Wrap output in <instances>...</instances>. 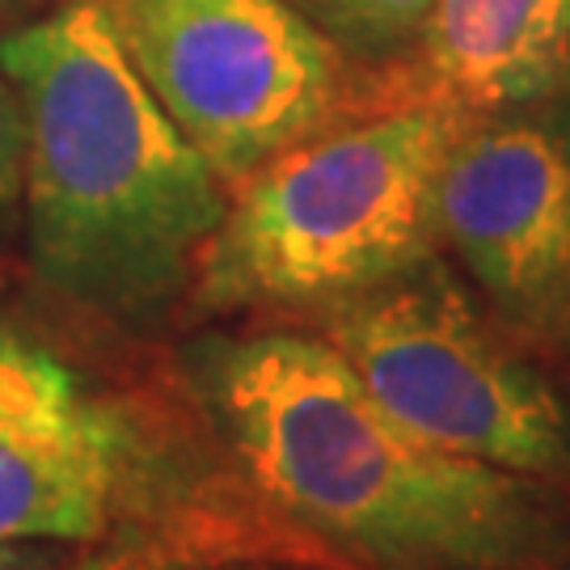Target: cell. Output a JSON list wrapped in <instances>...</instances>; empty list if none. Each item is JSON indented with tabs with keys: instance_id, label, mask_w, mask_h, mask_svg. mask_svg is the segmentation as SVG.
<instances>
[{
	"instance_id": "30bf717a",
	"label": "cell",
	"mask_w": 570,
	"mask_h": 570,
	"mask_svg": "<svg viewBox=\"0 0 570 570\" xmlns=\"http://www.w3.org/2000/svg\"><path fill=\"white\" fill-rule=\"evenodd\" d=\"M343 56L397 60L423 39L435 0H292Z\"/></svg>"
},
{
	"instance_id": "8992f818",
	"label": "cell",
	"mask_w": 570,
	"mask_h": 570,
	"mask_svg": "<svg viewBox=\"0 0 570 570\" xmlns=\"http://www.w3.org/2000/svg\"><path fill=\"white\" fill-rule=\"evenodd\" d=\"M435 242L494 313L529 338H570V131L482 115L452 136L435 178Z\"/></svg>"
},
{
	"instance_id": "ba28073f",
	"label": "cell",
	"mask_w": 570,
	"mask_h": 570,
	"mask_svg": "<svg viewBox=\"0 0 570 570\" xmlns=\"http://www.w3.org/2000/svg\"><path fill=\"white\" fill-rule=\"evenodd\" d=\"M136 473V428L102 435L0 431V546L98 541L131 503Z\"/></svg>"
},
{
	"instance_id": "3957f363",
	"label": "cell",
	"mask_w": 570,
	"mask_h": 570,
	"mask_svg": "<svg viewBox=\"0 0 570 570\" xmlns=\"http://www.w3.org/2000/svg\"><path fill=\"white\" fill-rule=\"evenodd\" d=\"M465 115L423 98H355L228 186L195 263V305L322 308L435 254V178Z\"/></svg>"
},
{
	"instance_id": "6da1fadb",
	"label": "cell",
	"mask_w": 570,
	"mask_h": 570,
	"mask_svg": "<svg viewBox=\"0 0 570 570\" xmlns=\"http://www.w3.org/2000/svg\"><path fill=\"white\" fill-rule=\"evenodd\" d=\"M186 381L266 503L351 567L570 570V490L423 444L322 334H216Z\"/></svg>"
},
{
	"instance_id": "8fae6325",
	"label": "cell",
	"mask_w": 570,
	"mask_h": 570,
	"mask_svg": "<svg viewBox=\"0 0 570 570\" xmlns=\"http://www.w3.org/2000/svg\"><path fill=\"white\" fill-rule=\"evenodd\" d=\"M68 570H360L334 553H296L249 541H190V546H127L85 558Z\"/></svg>"
},
{
	"instance_id": "7a4b0ae2",
	"label": "cell",
	"mask_w": 570,
	"mask_h": 570,
	"mask_svg": "<svg viewBox=\"0 0 570 570\" xmlns=\"http://www.w3.org/2000/svg\"><path fill=\"white\" fill-rule=\"evenodd\" d=\"M21 106V199L42 284L102 317L161 313L228 190L122 60L102 9L72 0L0 42Z\"/></svg>"
},
{
	"instance_id": "277c9868",
	"label": "cell",
	"mask_w": 570,
	"mask_h": 570,
	"mask_svg": "<svg viewBox=\"0 0 570 570\" xmlns=\"http://www.w3.org/2000/svg\"><path fill=\"white\" fill-rule=\"evenodd\" d=\"M372 402L431 449L570 490V406L435 254L317 313Z\"/></svg>"
},
{
	"instance_id": "52a82bcc",
	"label": "cell",
	"mask_w": 570,
	"mask_h": 570,
	"mask_svg": "<svg viewBox=\"0 0 570 570\" xmlns=\"http://www.w3.org/2000/svg\"><path fill=\"white\" fill-rule=\"evenodd\" d=\"M570 77V0H435L406 63L355 98H423L465 119L537 102Z\"/></svg>"
},
{
	"instance_id": "5b68a950",
	"label": "cell",
	"mask_w": 570,
	"mask_h": 570,
	"mask_svg": "<svg viewBox=\"0 0 570 570\" xmlns=\"http://www.w3.org/2000/svg\"><path fill=\"white\" fill-rule=\"evenodd\" d=\"M186 144L242 183L355 106L346 56L292 0H94Z\"/></svg>"
},
{
	"instance_id": "4fadbf2b",
	"label": "cell",
	"mask_w": 570,
	"mask_h": 570,
	"mask_svg": "<svg viewBox=\"0 0 570 570\" xmlns=\"http://www.w3.org/2000/svg\"><path fill=\"white\" fill-rule=\"evenodd\" d=\"M0 570H35V558L26 546H0Z\"/></svg>"
},
{
	"instance_id": "7c38bea8",
	"label": "cell",
	"mask_w": 570,
	"mask_h": 570,
	"mask_svg": "<svg viewBox=\"0 0 570 570\" xmlns=\"http://www.w3.org/2000/svg\"><path fill=\"white\" fill-rule=\"evenodd\" d=\"M21 195V106L13 85L0 77V216Z\"/></svg>"
},
{
	"instance_id": "9c48e42d",
	"label": "cell",
	"mask_w": 570,
	"mask_h": 570,
	"mask_svg": "<svg viewBox=\"0 0 570 570\" xmlns=\"http://www.w3.org/2000/svg\"><path fill=\"white\" fill-rule=\"evenodd\" d=\"M131 428L127 414L85 393L68 367L0 322V431L13 435H102Z\"/></svg>"
}]
</instances>
